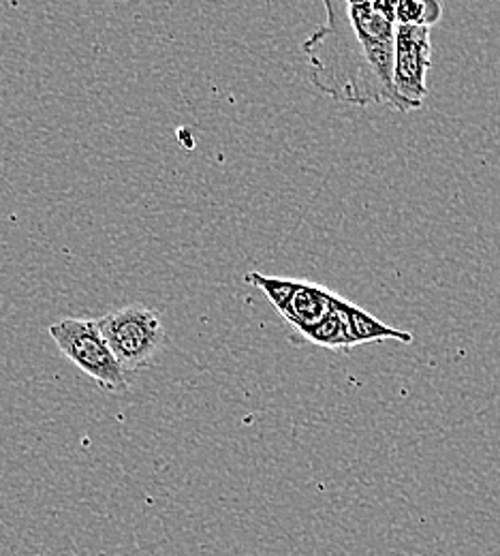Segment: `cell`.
Listing matches in <instances>:
<instances>
[{"mask_svg":"<svg viewBox=\"0 0 500 556\" xmlns=\"http://www.w3.org/2000/svg\"><path fill=\"white\" fill-rule=\"evenodd\" d=\"M432 70V35L430 28L402 26L396 28L394 50V88L400 112L422 110L428 97V71Z\"/></svg>","mask_w":500,"mask_h":556,"instance_id":"5b68a950","label":"cell"},{"mask_svg":"<svg viewBox=\"0 0 500 556\" xmlns=\"http://www.w3.org/2000/svg\"><path fill=\"white\" fill-rule=\"evenodd\" d=\"M341 306H343V313L347 319L351 348L368 345V343H383V341H398V343L411 345L415 341V337L411 332L398 330V328H392V326L379 321L374 315H370L368 311H363L361 306L345 300V298H343Z\"/></svg>","mask_w":500,"mask_h":556,"instance_id":"8992f818","label":"cell"},{"mask_svg":"<svg viewBox=\"0 0 500 556\" xmlns=\"http://www.w3.org/2000/svg\"><path fill=\"white\" fill-rule=\"evenodd\" d=\"M244 280L264 291V295L295 332L319 324L325 315L332 313L338 298L328 287L310 280L268 277L261 273H248Z\"/></svg>","mask_w":500,"mask_h":556,"instance_id":"277c9868","label":"cell"},{"mask_svg":"<svg viewBox=\"0 0 500 556\" xmlns=\"http://www.w3.org/2000/svg\"><path fill=\"white\" fill-rule=\"evenodd\" d=\"M99 326L129 375L150 368L165 343V328L158 313L143 304L112 311L99 319Z\"/></svg>","mask_w":500,"mask_h":556,"instance_id":"3957f363","label":"cell"},{"mask_svg":"<svg viewBox=\"0 0 500 556\" xmlns=\"http://www.w3.org/2000/svg\"><path fill=\"white\" fill-rule=\"evenodd\" d=\"M50 337L61 353L101 390L110 394H125L129 390V372L107 345L99 319H61L50 326Z\"/></svg>","mask_w":500,"mask_h":556,"instance_id":"7a4b0ae2","label":"cell"},{"mask_svg":"<svg viewBox=\"0 0 500 556\" xmlns=\"http://www.w3.org/2000/svg\"><path fill=\"white\" fill-rule=\"evenodd\" d=\"M341 302H343V298L338 295L330 315H325L319 324H315V326H310L306 330H299L297 334L304 341H308L312 345H319V348L351 349L349 328H347V319H345Z\"/></svg>","mask_w":500,"mask_h":556,"instance_id":"52a82bcc","label":"cell"},{"mask_svg":"<svg viewBox=\"0 0 500 556\" xmlns=\"http://www.w3.org/2000/svg\"><path fill=\"white\" fill-rule=\"evenodd\" d=\"M323 9L325 24L302 43L310 81L338 103L400 112L394 88L396 2L325 0Z\"/></svg>","mask_w":500,"mask_h":556,"instance_id":"6da1fadb","label":"cell"},{"mask_svg":"<svg viewBox=\"0 0 500 556\" xmlns=\"http://www.w3.org/2000/svg\"><path fill=\"white\" fill-rule=\"evenodd\" d=\"M445 4L438 0H400L396 2V22L402 26L432 28L440 22Z\"/></svg>","mask_w":500,"mask_h":556,"instance_id":"ba28073f","label":"cell"}]
</instances>
